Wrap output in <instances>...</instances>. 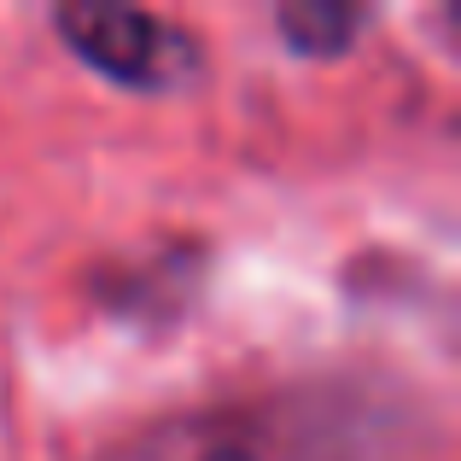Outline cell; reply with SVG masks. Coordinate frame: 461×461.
I'll return each mask as SVG.
<instances>
[{
    "mask_svg": "<svg viewBox=\"0 0 461 461\" xmlns=\"http://www.w3.org/2000/svg\"><path fill=\"white\" fill-rule=\"evenodd\" d=\"M53 23L70 41V53L82 65H94L105 82H123V88L140 94H169L199 77V41L158 12L77 0V6H59Z\"/></svg>",
    "mask_w": 461,
    "mask_h": 461,
    "instance_id": "1",
    "label": "cell"
},
{
    "mask_svg": "<svg viewBox=\"0 0 461 461\" xmlns=\"http://www.w3.org/2000/svg\"><path fill=\"white\" fill-rule=\"evenodd\" d=\"M117 461H263V450L234 420H169L135 438Z\"/></svg>",
    "mask_w": 461,
    "mask_h": 461,
    "instance_id": "2",
    "label": "cell"
},
{
    "mask_svg": "<svg viewBox=\"0 0 461 461\" xmlns=\"http://www.w3.org/2000/svg\"><path fill=\"white\" fill-rule=\"evenodd\" d=\"M286 47L293 53H345L362 30H368V12L362 6H345V0H293V6L275 12Z\"/></svg>",
    "mask_w": 461,
    "mask_h": 461,
    "instance_id": "3",
    "label": "cell"
}]
</instances>
